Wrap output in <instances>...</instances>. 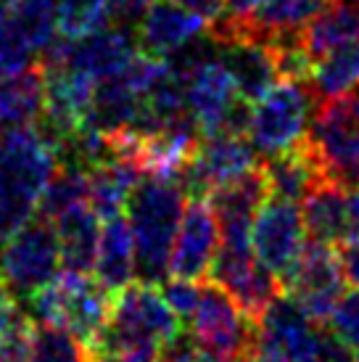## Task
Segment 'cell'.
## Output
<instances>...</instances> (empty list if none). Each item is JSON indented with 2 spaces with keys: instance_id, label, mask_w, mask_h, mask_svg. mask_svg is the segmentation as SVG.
Listing matches in <instances>:
<instances>
[{
  "instance_id": "44",
  "label": "cell",
  "mask_w": 359,
  "mask_h": 362,
  "mask_svg": "<svg viewBox=\"0 0 359 362\" xmlns=\"http://www.w3.org/2000/svg\"><path fill=\"white\" fill-rule=\"evenodd\" d=\"M0 122H3V111H0Z\"/></svg>"
},
{
  "instance_id": "31",
  "label": "cell",
  "mask_w": 359,
  "mask_h": 362,
  "mask_svg": "<svg viewBox=\"0 0 359 362\" xmlns=\"http://www.w3.org/2000/svg\"><path fill=\"white\" fill-rule=\"evenodd\" d=\"M328 328L341 341H346L349 346H359V286L341 293L339 304L330 315Z\"/></svg>"
},
{
  "instance_id": "24",
  "label": "cell",
  "mask_w": 359,
  "mask_h": 362,
  "mask_svg": "<svg viewBox=\"0 0 359 362\" xmlns=\"http://www.w3.org/2000/svg\"><path fill=\"white\" fill-rule=\"evenodd\" d=\"M0 111L3 122L32 127L45 111V69L42 64H30L13 77L0 80Z\"/></svg>"
},
{
  "instance_id": "23",
  "label": "cell",
  "mask_w": 359,
  "mask_h": 362,
  "mask_svg": "<svg viewBox=\"0 0 359 362\" xmlns=\"http://www.w3.org/2000/svg\"><path fill=\"white\" fill-rule=\"evenodd\" d=\"M140 111V95L124 77L95 82L93 101H90L85 127H93L98 132H117L124 127H132Z\"/></svg>"
},
{
  "instance_id": "14",
  "label": "cell",
  "mask_w": 359,
  "mask_h": 362,
  "mask_svg": "<svg viewBox=\"0 0 359 362\" xmlns=\"http://www.w3.org/2000/svg\"><path fill=\"white\" fill-rule=\"evenodd\" d=\"M209 27L196 11L180 6L175 0H153L148 11L143 13L138 27V45L143 53L167 59L190 40H196Z\"/></svg>"
},
{
  "instance_id": "32",
  "label": "cell",
  "mask_w": 359,
  "mask_h": 362,
  "mask_svg": "<svg viewBox=\"0 0 359 362\" xmlns=\"http://www.w3.org/2000/svg\"><path fill=\"white\" fill-rule=\"evenodd\" d=\"M164 299L170 302V307L177 312L180 320H193L196 307L201 299V288L196 286V281H182V278H170V281L159 283Z\"/></svg>"
},
{
  "instance_id": "42",
  "label": "cell",
  "mask_w": 359,
  "mask_h": 362,
  "mask_svg": "<svg viewBox=\"0 0 359 362\" xmlns=\"http://www.w3.org/2000/svg\"><path fill=\"white\" fill-rule=\"evenodd\" d=\"M354 360H357V362H359V346H357V352H354Z\"/></svg>"
},
{
  "instance_id": "1",
  "label": "cell",
  "mask_w": 359,
  "mask_h": 362,
  "mask_svg": "<svg viewBox=\"0 0 359 362\" xmlns=\"http://www.w3.org/2000/svg\"><path fill=\"white\" fill-rule=\"evenodd\" d=\"M182 333L177 312L156 283L132 281L114 293L109 320L88 344L90 360L156 362Z\"/></svg>"
},
{
  "instance_id": "22",
  "label": "cell",
  "mask_w": 359,
  "mask_h": 362,
  "mask_svg": "<svg viewBox=\"0 0 359 362\" xmlns=\"http://www.w3.org/2000/svg\"><path fill=\"white\" fill-rule=\"evenodd\" d=\"M90 206L95 209L100 220L117 217L127 209L132 188L140 182L143 170L135 161L127 159H106L90 167Z\"/></svg>"
},
{
  "instance_id": "18",
  "label": "cell",
  "mask_w": 359,
  "mask_h": 362,
  "mask_svg": "<svg viewBox=\"0 0 359 362\" xmlns=\"http://www.w3.org/2000/svg\"><path fill=\"white\" fill-rule=\"evenodd\" d=\"M135 35L124 27H106V30L90 35L80 45H71L69 66L82 71L93 82H103L119 77L135 56Z\"/></svg>"
},
{
  "instance_id": "5",
  "label": "cell",
  "mask_w": 359,
  "mask_h": 362,
  "mask_svg": "<svg viewBox=\"0 0 359 362\" xmlns=\"http://www.w3.org/2000/svg\"><path fill=\"white\" fill-rule=\"evenodd\" d=\"M307 143L325 177L359 185V85L314 103Z\"/></svg>"
},
{
  "instance_id": "19",
  "label": "cell",
  "mask_w": 359,
  "mask_h": 362,
  "mask_svg": "<svg viewBox=\"0 0 359 362\" xmlns=\"http://www.w3.org/2000/svg\"><path fill=\"white\" fill-rule=\"evenodd\" d=\"M261 167H264V175H267L269 182V196H278V199L296 204L304 202V196L312 191V185L325 177L317 156L307 143V135L286 151L267 156L261 161Z\"/></svg>"
},
{
  "instance_id": "15",
  "label": "cell",
  "mask_w": 359,
  "mask_h": 362,
  "mask_svg": "<svg viewBox=\"0 0 359 362\" xmlns=\"http://www.w3.org/2000/svg\"><path fill=\"white\" fill-rule=\"evenodd\" d=\"M217 56L225 64V69L230 71L238 95L246 101L257 103L269 88L278 85V61H275V53L267 42L243 40V37L220 40L217 42Z\"/></svg>"
},
{
  "instance_id": "29",
  "label": "cell",
  "mask_w": 359,
  "mask_h": 362,
  "mask_svg": "<svg viewBox=\"0 0 359 362\" xmlns=\"http://www.w3.org/2000/svg\"><path fill=\"white\" fill-rule=\"evenodd\" d=\"M32 362H93L88 346L66 328L35 322L32 325Z\"/></svg>"
},
{
  "instance_id": "12",
  "label": "cell",
  "mask_w": 359,
  "mask_h": 362,
  "mask_svg": "<svg viewBox=\"0 0 359 362\" xmlns=\"http://www.w3.org/2000/svg\"><path fill=\"white\" fill-rule=\"evenodd\" d=\"M222 233L217 211L209 199H190L182 209L170 259V278L182 281H201L211 270V262L217 257Z\"/></svg>"
},
{
  "instance_id": "11",
  "label": "cell",
  "mask_w": 359,
  "mask_h": 362,
  "mask_svg": "<svg viewBox=\"0 0 359 362\" xmlns=\"http://www.w3.org/2000/svg\"><path fill=\"white\" fill-rule=\"evenodd\" d=\"M304 217L296 202H286L278 196H269L261 204L259 214L251 230V246L257 259L278 275L280 281L288 278L293 264L299 259L304 246Z\"/></svg>"
},
{
  "instance_id": "28",
  "label": "cell",
  "mask_w": 359,
  "mask_h": 362,
  "mask_svg": "<svg viewBox=\"0 0 359 362\" xmlns=\"http://www.w3.org/2000/svg\"><path fill=\"white\" fill-rule=\"evenodd\" d=\"M8 19L24 35V40L32 45V51L42 53L56 37V6H53V0H16Z\"/></svg>"
},
{
  "instance_id": "27",
  "label": "cell",
  "mask_w": 359,
  "mask_h": 362,
  "mask_svg": "<svg viewBox=\"0 0 359 362\" xmlns=\"http://www.w3.org/2000/svg\"><path fill=\"white\" fill-rule=\"evenodd\" d=\"M109 19V0H59L56 3V30L61 37L71 42H80L95 32L106 30Z\"/></svg>"
},
{
  "instance_id": "25",
  "label": "cell",
  "mask_w": 359,
  "mask_h": 362,
  "mask_svg": "<svg viewBox=\"0 0 359 362\" xmlns=\"http://www.w3.org/2000/svg\"><path fill=\"white\" fill-rule=\"evenodd\" d=\"M82 204H90L88 170L71 159H59L48 185H45V191H42L37 214H42L50 222H56L66 211H71L74 206H82Z\"/></svg>"
},
{
  "instance_id": "13",
  "label": "cell",
  "mask_w": 359,
  "mask_h": 362,
  "mask_svg": "<svg viewBox=\"0 0 359 362\" xmlns=\"http://www.w3.org/2000/svg\"><path fill=\"white\" fill-rule=\"evenodd\" d=\"M267 199L269 182L261 161L211 193L209 202L217 211V220H220L222 241L235 243V246H251L254 220H257L261 204Z\"/></svg>"
},
{
  "instance_id": "3",
  "label": "cell",
  "mask_w": 359,
  "mask_h": 362,
  "mask_svg": "<svg viewBox=\"0 0 359 362\" xmlns=\"http://www.w3.org/2000/svg\"><path fill=\"white\" fill-rule=\"evenodd\" d=\"M185 193L177 180L143 175L127 199V220L135 238V275L159 286L170 275V259L177 238Z\"/></svg>"
},
{
  "instance_id": "6",
  "label": "cell",
  "mask_w": 359,
  "mask_h": 362,
  "mask_svg": "<svg viewBox=\"0 0 359 362\" xmlns=\"http://www.w3.org/2000/svg\"><path fill=\"white\" fill-rule=\"evenodd\" d=\"M193 336L206 362H251L259 346V322L240 310L220 283H204L193 315Z\"/></svg>"
},
{
  "instance_id": "26",
  "label": "cell",
  "mask_w": 359,
  "mask_h": 362,
  "mask_svg": "<svg viewBox=\"0 0 359 362\" xmlns=\"http://www.w3.org/2000/svg\"><path fill=\"white\" fill-rule=\"evenodd\" d=\"M310 85L317 101L359 85V42L343 45L339 51L328 53L325 59L314 61Z\"/></svg>"
},
{
  "instance_id": "7",
  "label": "cell",
  "mask_w": 359,
  "mask_h": 362,
  "mask_svg": "<svg viewBox=\"0 0 359 362\" xmlns=\"http://www.w3.org/2000/svg\"><path fill=\"white\" fill-rule=\"evenodd\" d=\"M314 103L317 98L310 82L283 80L269 88L251 111L249 141L254 148L261 156H275L299 143L307 135V122Z\"/></svg>"
},
{
  "instance_id": "41",
  "label": "cell",
  "mask_w": 359,
  "mask_h": 362,
  "mask_svg": "<svg viewBox=\"0 0 359 362\" xmlns=\"http://www.w3.org/2000/svg\"><path fill=\"white\" fill-rule=\"evenodd\" d=\"M156 362H177V360H172V357H167V354H164V357H159Z\"/></svg>"
},
{
  "instance_id": "10",
  "label": "cell",
  "mask_w": 359,
  "mask_h": 362,
  "mask_svg": "<svg viewBox=\"0 0 359 362\" xmlns=\"http://www.w3.org/2000/svg\"><path fill=\"white\" fill-rule=\"evenodd\" d=\"M259 164V151L246 135H204L199 151L182 167L177 185L188 199H209L220 185Z\"/></svg>"
},
{
  "instance_id": "9",
  "label": "cell",
  "mask_w": 359,
  "mask_h": 362,
  "mask_svg": "<svg viewBox=\"0 0 359 362\" xmlns=\"http://www.w3.org/2000/svg\"><path fill=\"white\" fill-rule=\"evenodd\" d=\"M283 288L301 304L312 322L328 325L341 293L346 291V272L336 246L314 238L304 241L293 270L283 281Z\"/></svg>"
},
{
  "instance_id": "35",
  "label": "cell",
  "mask_w": 359,
  "mask_h": 362,
  "mask_svg": "<svg viewBox=\"0 0 359 362\" xmlns=\"http://www.w3.org/2000/svg\"><path fill=\"white\" fill-rule=\"evenodd\" d=\"M153 0H109L111 16L119 21H135L143 19V13L148 11V6Z\"/></svg>"
},
{
  "instance_id": "38",
  "label": "cell",
  "mask_w": 359,
  "mask_h": 362,
  "mask_svg": "<svg viewBox=\"0 0 359 362\" xmlns=\"http://www.w3.org/2000/svg\"><path fill=\"white\" fill-rule=\"evenodd\" d=\"M346 241L359 243V191H349V238Z\"/></svg>"
},
{
  "instance_id": "30",
  "label": "cell",
  "mask_w": 359,
  "mask_h": 362,
  "mask_svg": "<svg viewBox=\"0 0 359 362\" xmlns=\"http://www.w3.org/2000/svg\"><path fill=\"white\" fill-rule=\"evenodd\" d=\"M32 45L24 40V35H21L16 27H13V21L11 19H3L0 21V80H6V77H13V74H19L21 69H27L32 64Z\"/></svg>"
},
{
  "instance_id": "36",
  "label": "cell",
  "mask_w": 359,
  "mask_h": 362,
  "mask_svg": "<svg viewBox=\"0 0 359 362\" xmlns=\"http://www.w3.org/2000/svg\"><path fill=\"white\" fill-rule=\"evenodd\" d=\"M341 262H343V272L346 281H351L354 286H359V243L346 241L341 243Z\"/></svg>"
},
{
  "instance_id": "33",
  "label": "cell",
  "mask_w": 359,
  "mask_h": 362,
  "mask_svg": "<svg viewBox=\"0 0 359 362\" xmlns=\"http://www.w3.org/2000/svg\"><path fill=\"white\" fill-rule=\"evenodd\" d=\"M27 325H32V317L24 315L21 299L0 278V336H8V333L27 328Z\"/></svg>"
},
{
  "instance_id": "8",
  "label": "cell",
  "mask_w": 359,
  "mask_h": 362,
  "mask_svg": "<svg viewBox=\"0 0 359 362\" xmlns=\"http://www.w3.org/2000/svg\"><path fill=\"white\" fill-rule=\"evenodd\" d=\"M61 249L56 222L42 214L32 217L3 249H0V278L11 291L27 302L59 275Z\"/></svg>"
},
{
  "instance_id": "43",
  "label": "cell",
  "mask_w": 359,
  "mask_h": 362,
  "mask_svg": "<svg viewBox=\"0 0 359 362\" xmlns=\"http://www.w3.org/2000/svg\"><path fill=\"white\" fill-rule=\"evenodd\" d=\"M98 362H119V360H98Z\"/></svg>"
},
{
  "instance_id": "16",
  "label": "cell",
  "mask_w": 359,
  "mask_h": 362,
  "mask_svg": "<svg viewBox=\"0 0 359 362\" xmlns=\"http://www.w3.org/2000/svg\"><path fill=\"white\" fill-rule=\"evenodd\" d=\"M185 85H188V109L201 124L204 135H217L233 101L238 98L235 82L225 69L220 56L201 61L188 74Z\"/></svg>"
},
{
  "instance_id": "40",
  "label": "cell",
  "mask_w": 359,
  "mask_h": 362,
  "mask_svg": "<svg viewBox=\"0 0 359 362\" xmlns=\"http://www.w3.org/2000/svg\"><path fill=\"white\" fill-rule=\"evenodd\" d=\"M13 3H16V0H0V21L8 19V16H11V8H13Z\"/></svg>"
},
{
  "instance_id": "39",
  "label": "cell",
  "mask_w": 359,
  "mask_h": 362,
  "mask_svg": "<svg viewBox=\"0 0 359 362\" xmlns=\"http://www.w3.org/2000/svg\"><path fill=\"white\" fill-rule=\"evenodd\" d=\"M259 0H225V11L228 13H246L257 6Z\"/></svg>"
},
{
  "instance_id": "4",
  "label": "cell",
  "mask_w": 359,
  "mask_h": 362,
  "mask_svg": "<svg viewBox=\"0 0 359 362\" xmlns=\"http://www.w3.org/2000/svg\"><path fill=\"white\" fill-rule=\"evenodd\" d=\"M111 291L88 272H61L48 286L35 291L27 299L30 317L35 322H48L66 328L71 336H77L85 346L93 341V336L109 320Z\"/></svg>"
},
{
  "instance_id": "37",
  "label": "cell",
  "mask_w": 359,
  "mask_h": 362,
  "mask_svg": "<svg viewBox=\"0 0 359 362\" xmlns=\"http://www.w3.org/2000/svg\"><path fill=\"white\" fill-rule=\"evenodd\" d=\"M180 6H185V8L196 11L201 13L204 19H217L222 11H225V0H175Z\"/></svg>"
},
{
  "instance_id": "17",
  "label": "cell",
  "mask_w": 359,
  "mask_h": 362,
  "mask_svg": "<svg viewBox=\"0 0 359 362\" xmlns=\"http://www.w3.org/2000/svg\"><path fill=\"white\" fill-rule=\"evenodd\" d=\"M349 185L322 177L312 185V191L301 202L304 230L310 238L322 243H346L349 238Z\"/></svg>"
},
{
  "instance_id": "2",
  "label": "cell",
  "mask_w": 359,
  "mask_h": 362,
  "mask_svg": "<svg viewBox=\"0 0 359 362\" xmlns=\"http://www.w3.org/2000/svg\"><path fill=\"white\" fill-rule=\"evenodd\" d=\"M59 156L35 127L13 124L0 135V249L37 214Z\"/></svg>"
},
{
  "instance_id": "34",
  "label": "cell",
  "mask_w": 359,
  "mask_h": 362,
  "mask_svg": "<svg viewBox=\"0 0 359 362\" xmlns=\"http://www.w3.org/2000/svg\"><path fill=\"white\" fill-rule=\"evenodd\" d=\"M32 325L0 336V362H32Z\"/></svg>"
},
{
  "instance_id": "20",
  "label": "cell",
  "mask_w": 359,
  "mask_h": 362,
  "mask_svg": "<svg viewBox=\"0 0 359 362\" xmlns=\"http://www.w3.org/2000/svg\"><path fill=\"white\" fill-rule=\"evenodd\" d=\"M103 222L106 225L100 228L95 272H98V281L111 293H117L124 286H130L135 278V238H132V225L124 211Z\"/></svg>"
},
{
  "instance_id": "21",
  "label": "cell",
  "mask_w": 359,
  "mask_h": 362,
  "mask_svg": "<svg viewBox=\"0 0 359 362\" xmlns=\"http://www.w3.org/2000/svg\"><path fill=\"white\" fill-rule=\"evenodd\" d=\"M98 214L90 204L74 206L66 211L61 220H56V233H59L61 264L71 272H90L95 267L100 241Z\"/></svg>"
}]
</instances>
